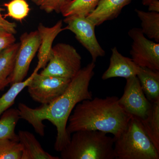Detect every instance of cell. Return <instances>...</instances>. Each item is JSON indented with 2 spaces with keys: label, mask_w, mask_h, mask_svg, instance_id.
Returning a JSON list of instances; mask_svg holds the SVG:
<instances>
[{
  "label": "cell",
  "mask_w": 159,
  "mask_h": 159,
  "mask_svg": "<svg viewBox=\"0 0 159 159\" xmlns=\"http://www.w3.org/2000/svg\"><path fill=\"white\" fill-rule=\"evenodd\" d=\"M95 62L90 63L81 69L71 79L67 88L59 97L48 104L32 108L20 102L18 108L20 118L32 125L40 136L45 135L44 120H48L56 127L57 136L54 145L55 151L60 152L67 145L71 135L66 130L69 117L75 106L85 99H92L93 94L89 89L94 75Z\"/></svg>",
  "instance_id": "6da1fadb"
},
{
  "label": "cell",
  "mask_w": 159,
  "mask_h": 159,
  "mask_svg": "<svg viewBox=\"0 0 159 159\" xmlns=\"http://www.w3.org/2000/svg\"><path fill=\"white\" fill-rule=\"evenodd\" d=\"M116 96L85 99L75 106L69 117L66 130L70 134L80 130H98L119 137L131 117L121 108Z\"/></svg>",
  "instance_id": "7a4b0ae2"
},
{
  "label": "cell",
  "mask_w": 159,
  "mask_h": 159,
  "mask_svg": "<svg viewBox=\"0 0 159 159\" xmlns=\"http://www.w3.org/2000/svg\"><path fill=\"white\" fill-rule=\"evenodd\" d=\"M114 138L98 130H80L73 133L61 152L62 159H114Z\"/></svg>",
  "instance_id": "3957f363"
},
{
  "label": "cell",
  "mask_w": 159,
  "mask_h": 159,
  "mask_svg": "<svg viewBox=\"0 0 159 159\" xmlns=\"http://www.w3.org/2000/svg\"><path fill=\"white\" fill-rule=\"evenodd\" d=\"M114 139L116 159H159V152L135 118L131 117L125 130Z\"/></svg>",
  "instance_id": "277c9868"
},
{
  "label": "cell",
  "mask_w": 159,
  "mask_h": 159,
  "mask_svg": "<svg viewBox=\"0 0 159 159\" xmlns=\"http://www.w3.org/2000/svg\"><path fill=\"white\" fill-rule=\"evenodd\" d=\"M81 57L73 46L58 43L53 46L50 59L40 74L72 79L81 69Z\"/></svg>",
  "instance_id": "5b68a950"
},
{
  "label": "cell",
  "mask_w": 159,
  "mask_h": 159,
  "mask_svg": "<svg viewBox=\"0 0 159 159\" xmlns=\"http://www.w3.org/2000/svg\"><path fill=\"white\" fill-rule=\"evenodd\" d=\"M71 79L35 73L28 87L31 99L41 104L57 99L66 90Z\"/></svg>",
  "instance_id": "8992f818"
},
{
  "label": "cell",
  "mask_w": 159,
  "mask_h": 159,
  "mask_svg": "<svg viewBox=\"0 0 159 159\" xmlns=\"http://www.w3.org/2000/svg\"><path fill=\"white\" fill-rule=\"evenodd\" d=\"M132 39V59L140 67L159 71V43L148 39L141 29L134 28L128 32Z\"/></svg>",
  "instance_id": "52a82bcc"
},
{
  "label": "cell",
  "mask_w": 159,
  "mask_h": 159,
  "mask_svg": "<svg viewBox=\"0 0 159 159\" xmlns=\"http://www.w3.org/2000/svg\"><path fill=\"white\" fill-rule=\"evenodd\" d=\"M64 21L67 25L65 30L74 33L75 37L89 51L93 62L99 57H103L105 52L99 45L95 34L96 26L87 17L82 15L70 16L66 17Z\"/></svg>",
  "instance_id": "ba28073f"
},
{
  "label": "cell",
  "mask_w": 159,
  "mask_h": 159,
  "mask_svg": "<svg viewBox=\"0 0 159 159\" xmlns=\"http://www.w3.org/2000/svg\"><path fill=\"white\" fill-rule=\"evenodd\" d=\"M126 80L124 93L118 100L119 105L130 117L142 120L148 115L151 103L142 90L137 76Z\"/></svg>",
  "instance_id": "9c48e42d"
},
{
  "label": "cell",
  "mask_w": 159,
  "mask_h": 159,
  "mask_svg": "<svg viewBox=\"0 0 159 159\" xmlns=\"http://www.w3.org/2000/svg\"><path fill=\"white\" fill-rule=\"evenodd\" d=\"M11 84L20 82L25 78L32 60L38 51L40 45V37L37 30L25 32L20 38Z\"/></svg>",
  "instance_id": "30bf717a"
},
{
  "label": "cell",
  "mask_w": 159,
  "mask_h": 159,
  "mask_svg": "<svg viewBox=\"0 0 159 159\" xmlns=\"http://www.w3.org/2000/svg\"><path fill=\"white\" fill-rule=\"evenodd\" d=\"M140 68L132 58L123 56L115 47L111 49L109 66L102 74V79L106 80L114 77L128 79L137 76Z\"/></svg>",
  "instance_id": "8fae6325"
},
{
  "label": "cell",
  "mask_w": 159,
  "mask_h": 159,
  "mask_svg": "<svg viewBox=\"0 0 159 159\" xmlns=\"http://www.w3.org/2000/svg\"><path fill=\"white\" fill-rule=\"evenodd\" d=\"M61 20L57 21L54 25L51 27H46L42 24H39L38 30L40 37V45L39 49L38 58V62L34 70L39 71L47 66L50 59L51 50L54 39L61 32L65 30L62 28Z\"/></svg>",
  "instance_id": "7c38bea8"
},
{
  "label": "cell",
  "mask_w": 159,
  "mask_h": 159,
  "mask_svg": "<svg viewBox=\"0 0 159 159\" xmlns=\"http://www.w3.org/2000/svg\"><path fill=\"white\" fill-rule=\"evenodd\" d=\"M132 0H100L87 17L95 26L118 17L122 9Z\"/></svg>",
  "instance_id": "4fadbf2b"
},
{
  "label": "cell",
  "mask_w": 159,
  "mask_h": 159,
  "mask_svg": "<svg viewBox=\"0 0 159 159\" xmlns=\"http://www.w3.org/2000/svg\"><path fill=\"white\" fill-rule=\"evenodd\" d=\"M19 142L22 146L21 159H60L44 150L34 135L28 131L20 130Z\"/></svg>",
  "instance_id": "5bb4252c"
},
{
  "label": "cell",
  "mask_w": 159,
  "mask_h": 159,
  "mask_svg": "<svg viewBox=\"0 0 159 159\" xmlns=\"http://www.w3.org/2000/svg\"><path fill=\"white\" fill-rule=\"evenodd\" d=\"M20 45V43H15L0 53V91L11 84L16 57Z\"/></svg>",
  "instance_id": "9a60e30c"
},
{
  "label": "cell",
  "mask_w": 159,
  "mask_h": 159,
  "mask_svg": "<svg viewBox=\"0 0 159 159\" xmlns=\"http://www.w3.org/2000/svg\"><path fill=\"white\" fill-rule=\"evenodd\" d=\"M137 77L147 99L151 102L159 100V71L140 67Z\"/></svg>",
  "instance_id": "2e32d148"
},
{
  "label": "cell",
  "mask_w": 159,
  "mask_h": 159,
  "mask_svg": "<svg viewBox=\"0 0 159 159\" xmlns=\"http://www.w3.org/2000/svg\"><path fill=\"white\" fill-rule=\"evenodd\" d=\"M150 102L148 115L139 121L142 129L159 152V100Z\"/></svg>",
  "instance_id": "e0dca14e"
},
{
  "label": "cell",
  "mask_w": 159,
  "mask_h": 159,
  "mask_svg": "<svg viewBox=\"0 0 159 159\" xmlns=\"http://www.w3.org/2000/svg\"><path fill=\"white\" fill-rule=\"evenodd\" d=\"M135 10L141 20V30L143 34L159 43V12L145 11L138 9Z\"/></svg>",
  "instance_id": "ac0fdd59"
},
{
  "label": "cell",
  "mask_w": 159,
  "mask_h": 159,
  "mask_svg": "<svg viewBox=\"0 0 159 159\" xmlns=\"http://www.w3.org/2000/svg\"><path fill=\"white\" fill-rule=\"evenodd\" d=\"M20 119L17 109L10 108L3 113L0 117V140L9 139L19 141L15 128Z\"/></svg>",
  "instance_id": "d6986e66"
},
{
  "label": "cell",
  "mask_w": 159,
  "mask_h": 159,
  "mask_svg": "<svg viewBox=\"0 0 159 159\" xmlns=\"http://www.w3.org/2000/svg\"><path fill=\"white\" fill-rule=\"evenodd\" d=\"M37 72L38 71L34 70L29 78L20 82L12 84L9 90L0 97V117L5 111L9 109L14 104L18 95L28 86L34 74Z\"/></svg>",
  "instance_id": "ffe728a7"
},
{
  "label": "cell",
  "mask_w": 159,
  "mask_h": 159,
  "mask_svg": "<svg viewBox=\"0 0 159 159\" xmlns=\"http://www.w3.org/2000/svg\"><path fill=\"white\" fill-rule=\"evenodd\" d=\"M100 0H73L61 9L64 17L77 15L87 16L96 8Z\"/></svg>",
  "instance_id": "44dd1931"
},
{
  "label": "cell",
  "mask_w": 159,
  "mask_h": 159,
  "mask_svg": "<svg viewBox=\"0 0 159 159\" xmlns=\"http://www.w3.org/2000/svg\"><path fill=\"white\" fill-rule=\"evenodd\" d=\"M22 146L19 141L9 139L0 140V159H21Z\"/></svg>",
  "instance_id": "7402d4cb"
},
{
  "label": "cell",
  "mask_w": 159,
  "mask_h": 159,
  "mask_svg": "<svg viewBox=\"0 0 159 159\" xmlns=\"http://www.w3.org/2000/svg\"><path fill=\"white\" fill-rule=\"evenodd\" d=\"M4 6L8 10L7 16L20 21L28 16L30 10L26 0H11Z\"/></svg>",
  "instance_id": "603a6c76"
},
{
  "label": "cell",
  "mask_w": 159,
  "mask_h": 159,
  "mask_svg": "<svg viewBox=\"0 0 159 159\" xmlns=\"http://www.w3.org/2000/svg\"><path fill=\"white\" fill-rule=\"evenodd\" d=\"M73 0H39L36 4L47 13L55 11L60 13L61 9Z\"/></svg>",
  "instance_id": "cb8c5ba5"
},
{
  "label": "cell",
  "mask_w": 159,
  "mask_h": 159,
  "mask_svg": "<svg viewBox=\"0 0 159 159\" xmlns=\"http://www.w3.org/2000/svg\"><path fill=\"white\" fill-rule=\"evenodd\" d=\"M16 40L14 34L0 28V53L15 43Z\"/></svg>",
  "instance_id": "d4e9b609"
},
{
  "label": "cell",
  "mask_w": 159,
  "mask_h": 159,
  "mask_svg": "<svg viewBox=\"0 0 159 159\" xmlns=\"http://www.w3.org/2000/svg\"><path fill=\"white\" fill-rule=\"evenodd\" d=\"M5 9L0 7V28L6 29L12 34H16V24L15 23L10 22L3 17L2 12Z\"/></svg>",
  "instance_id": "484cf974"
},
{
  "label": "cell",
  "mask_w": 159,
  "mask_h": 159,
  "mask_svg": "<svg viewBox=\"0 0 159 159\" xmlns=\"http://www.w3.org/2000/svg\"><path fill=\"white\" fill-rule=\"evenodd\" d=\"M148 6V11L159 12V2L151 4Z\"/></svg>",
  "instance_id": "4316f807"
},
{
  "label": "cell",
  "mask_w": 159,
  "mask_h": 159,
  "mask_svg": "<svg viewBox=\"0 0 159 159\" xmlns=\"http://www.w3.org/2000/svg\"><path fill=\"white\" fill-rule=\"evenodd\" d=\"M159 2V0H142V4L144 6H148L152 3Z\"/></svg>",
  "instance_id": "83f0119b"
},
{
  "label": "cell",
  "mask_w": 159,
  "mask_h": 159,
  "mask_svg": "<svg viewBox=\"0 0 159 159\" xmlns=\"http://www.w3.org/2000/svg\"><path fill=\"white\" fill-rule=\"evenodd\" d=\"M29 1H31V2L35 3V4H36L39 0H29Z\"/></svg>",
  "instance_id": "f1b7e54d"
}]
</instances>
